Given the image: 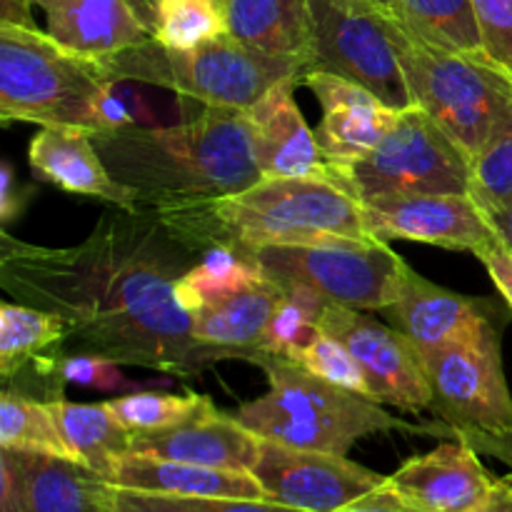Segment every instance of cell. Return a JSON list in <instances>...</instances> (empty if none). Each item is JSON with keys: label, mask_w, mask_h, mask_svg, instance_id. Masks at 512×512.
Masks as SVG:
<instances>
[{"label": "cell", "mask_w": 512, "mask_h": 512, "mask_svg": "<svg viewBox=\"0 0 512 512\" xmlns=\"http://www.w3.org/2000/svg\"><path fill=\"white\" fill-rule=\"evenodd\" d=\"M395 18L430 45L458 53H485L470 0H398Z\"/></svg>", "instance_id": "28"}, {"label": "cell", "mask_w": 512, "mask_h": 512, "mask_svg": "<svg viewBox=\"0 0 512 512\" xmlns=\"http://www.w3.org/2000/svg\"><path fill=\"white\" fill-rule=\"evenodd\" d=\"M108 405L130 433H148L195 418L208 410L213 400L198 393H130L108 400Z\"/></svg>", "instance_id": "33"}, {"label": "cell", "mask_w": 512, "mask_h": 512, "mask_svg": "<svg viewBox=\"0 0 512 512\" xmlns=\"http://www.w3.org/2000/svg\"><path fill=\"white\" fill-rule=\"evenodd\" d=\"M98 58L60 45L48 30L0 23V118L88 133L135 125Z\"/></svg>", "instance_id": "4"}, {"label": "cell", "mask_w": 512, "mask_h": 512, "mask_svg": "<svg viewBox=\"0 0 512 512\" xmlns=\"http://www.w3.org/2000/svg\"><path fill=\"white\" fill-rule=\"evenodd\" d=\"M60 435L68 443L75 463L95 470L105 480L120 455L130 453L133 433L118 420V415L105 403H68V400H48Z\"/></svg>", "instance_id": "26"}, {"label": "cell", "mask_w": 512, "mask_h": 512, "mask_svg": "<svg viewBox=\"0 0 512 512\" xmlns=\"http://www.w3.org/2000/svg\"><path fill=\"white\" fill-rule=\"evenodd\" d=\"M295 363L303 365L305 370H310L318 378L328 380V383L338 385V388L350 390V393L365 395V398L373 400V393H370L368 378L360 370L358 360L353 358L348 348L340 343L333 335L318 330L313 340L295 355Z\"/></svg>", "instance_id": "35"}, {"label": "cell", "mask_w": 512, "mask_h": 512, "mask_svg": "<svg viewBox=\"0 0 512 512\" xmlns=\"http://www.w3.org/2000/svg\"><path fill=\"white\" fill-rule=\"evenodd\" d=\"M30 5H33V0H0V23L35 28V20L33 15H30Z\"/></svg>", "instance_id": "44"}, {"label": "cell", "mask_w": 512, "mask_h": 512, "mask_svg": "<svg viewBox=\"0 0 512 512\" xmlns=\"http://www.w3.org/2000/svg\"><path fill=\"white\" fill-rule=\"evenodd\" d=\"M393 23L395 15L370 0H308L303 75H340L368 88L388 108H413V95L395 48Z\"/></svg>", "instance_id": "11"}, {"label": "cell", "mask_w": 512, "mask_h": 512, "mask_svg": "<svg viewBox=\"0 0 512 512\" xmlns=\"http://www.w3.org/2000/svg\"><path fill=\"white\" fill-rule=\"evenodd\" d=\"M385 313L418 350L463 343L495 323L488 305L440 288L413 268H408L398 300Z\"/></svg>", "instance_id": "19"}, {"label": "cell", "mask_w": 512, "mask_h": 512, "mask_svg": "<svg viewBox=\"0 0 512 512\" xmlns=\"http://www.w3.org/2000/svg\"><path fill=\"white\" fill-rule=\"evenodd\" d=\"M373 5H378L380 10H385V13L395 15V10H398V0H370Z\"/></svg>", "instance_id": "47"}, {"label": "cell", "mask_w": 512, "mask_h": 512, "mask_svg": "<svg viewBox=\"0 0 512 512\" xmlns=\"http://www.w3.org/2000/svg\"><path fill=\"white\" fill-rule=\"evenodd\" d=\"M113 83L158 85L210 108L248 110L283 80H300L303 63L250 48L230 33L190 50H170L150 38L135 48L98 58Z\"/></svg>", "instance_id": "7"}, {"label": "cell", "mask_w": 512, "mask_h": 512, "mask_svg": "<svg viewBox=\"0 0 512 512\" xmlns=\"http://www.w3.org/2000/svg\"><path fill=\"white\" fill-rule=\"evenodd\" d=\"M263 280L265 273L248 253H240L230 245H213L200 253L198 263L188 273L180 275L175 295L178 303L193 315L205 305L243 293Z\"/></svg>", "instance_id": "27"}, {"label": "cell", "mask_w": 512, "mask_h": 512, "mask_svg": "<svg viewBox=\"0 0 512 512\" xmlns=\"http://www.w3.org/2000/svg\"><path fill=\"white\" fill-rule=\"evenodd\" d=\"M495 478L470 445L443 443L415 455L388 475V485L425 512H470L483 503Z\"/></svg>", "instance_id": "17"}, {"label": "cell", "mask_w": 512, "mask_h": 512, "mask_svg": "<svg viewBox=\"0 0 512 512\" xmlns=\"http://www.w3.org/2000/svg\"><path fill=\"white\" fill-rule=\"evenodd\" d=\"M68 330L58 315L23 303L0 305V375L13 380L48 348H60Z\"/></svg>", "instance_id": "29"}, {"label": "cell", "mask_w": 512, "mask_h": 512, "mask_svg": "<svg viewBox=\"0 0 512 512\" xmlns=\"http://www.w3.org/2000/svg\"><path fill=\"white\" fill-rule=\"evenodd\" d=\"M43 10L48 33L88 58H105L153 38L128 0H50Z\"/></svg>", "instance_id": "22"}, {"label": "cell", "mask_w": 512, "mask_h": 512, "mask_svg": "<svg viewBox=\"0 0 512 512\" xmlns=\"http://www.w3.org/2000/svg\"><path fill=\"white\" fill-rule=\"evenodd\" d=\"M0 243L5 293L65 323L68 335L55 355H95L178 378L220 360L195 340L193 315L175 295L200 253L150 213L115 208L73 248L23 243L8 233Z\"/></svg>", "instance_id": "1"}, {"label": "cell", "mask_w": 512, "mask_h": 512, "mask_svg": "<svg viewBox=\"0 0 512 512\" xmlns=\"http://www.w3.org/2000/svg\"><path fill=\"white\" fill-rule=\"evenodd\" d=\"M10 455L23 483L25 512H108L110 485L95 470L53 455Z\"/></svg>", "instance_id": "23"}, {"label": "cell", "mask_w": 512, "mask_h": 512, "mask_svg": "<svg viewBox=\"0 0 512 512\" xmlns=\"http://www.w3.org/2000/svg\"><path fill=\"white\" fill-rule=\"evenodd\" d=\"M20 193H28V188L15 183L13 168H10V163H3V168H0V220L5 225L13 218H18L20 210H23L25 195Z\"/></svg>", "instance_id": "42"}, {"label": "cell", "mask_w": 512, "mask_h": 512, "mask_svg": "<svg viewBox=\"0 0 512 512\" xmlns=\"http://www.w3.org/2000/svg\"><path fill=\"white\" fill-rule=\"evenodd\" d=\"M0 448L75 460L50 405L15 390L0 393Z\"/></svg>", "instance_id": "30"}, {"label": "cell", "mask_w": 512, "mask_h": 512, "mask_svg": "<svg viewBox=\"0 0 512 512\" xmlns=\"http://www.w3.org/2000/svg\"><path fill=\"white\" fill-rule=\"evenodd\" d=\"M33 3H35V5H40V8H45V5H48L50 0H33Z\"/></svg>", "instance_id": "48"}, {"label": "cell", "mask_w": 512, "mask_h": 512, "mask_svg": "<svg viewBox=\"0 0 512 512\" xmlns=\"http://www.w3.org/2000/svg\"><path fill=\"white\" fill-rule=\"evenodd\" d=\"M28 163L35 178L73 195L105 200L115 208L138 210L135 195L110 175L95 145L93 133L83 128H40L28 145Z\"/></svg>", "instance_id": "20"}, {"label": "cell", "mask_w": 512, "mask_h": 512, "mask_svg": "<svg viewBox=\"0 0 512 512\" xmlns=\"http://www.w3.org/2000/svg\"><path fill=\"white\" fill-rule=\"evenodd\" d=\"M253 475L265 500L303 512H335L388 480L348 455L288 448L263 438Z\"/></svg>", "instance_id": "13"}, {"label": "cell", "mask_w": 512, "mask_h": 512, "mask_svg": "<svg viewBox=\"0 0 512 512\" xmlns=\"http://www.w3.org/2000/svg\"><path fill=\"white\" fill-rule=\"evenodd\" d=\"M300 85L323 108L315 135L328 168H343L368 155L398 120L400 110L388 108L368 88L340 75L305 73Z\"/></svg>", "instance_id": "15"}, {"label": "cell", "mask_w": 512, "mask_h": 512, "mask_svg": "<svg viewBox=\"0 0 512 512\" xmlns=\"http://www.w3.org/2000/svg\"><path fill=\"white\" fill-rule=\"evenodd\" d=\"M193 253L230 245H308L335 238H373L363 205L330 178H260L240 193L178 208L143 210Z\"/></svg>", "instance_id": "3"}, {"label": "cell", "mask_w": 512, "mask_h": 512, "mask_svg": "<svg viewBox=\"0 0 512 512\" xmlns=\"http://www.w3.org/2000/svg\"><path fill=\"white\" fill-rule=\"evenodd\" d=\"M283 298L275 308L263 343L258 350L285 355L293 360L318 335V320L328 300L308 285H280Z\"/></svg>", "instance_id": "32"}, {"label": "cell", "mask_w": 512, "mask_h": 512, "mask_svg": "<svg viewBox=\"0 0 512 512\" xmlns=\"http://www.w3.org/2000/svg\"><path fill=\"white\" fill-rule=\"evenodd\" d=\"M475 258L485 265L488 275L493 278L495 288L500 290V295L505 298V303L510 305L512 310V248L505 243L503 238H495L490 240L488 245L475 253Z\"/></svg>", "instance_id": "39"}, {"label": "cell", "mask_w": 512, "mask_h": 512, "mask_svg": "<svg viewBox=\"0 0 512 512\" xmlns=\"http://www.w3.org/2000/svg\"><path fill=\"white\" fill-rule=\"evenodd\" d=\"M105 483L120 490L175 498H250L265 500L253 473L205 468L158 455L125 453L105 475Z\"/></svg>", "instance_id": "21"}, {"label": "cell", "mask_w": 512, "mask_h": 512, "mask_svg": "<svg viewBox=\"0 0 512 512\" xmlns=\"http://www.w3.org/2000/svg\"><path fill=\"white\" fill-rule=\"evenodd\" d=\"M130 5L135 8V13L140 15V20H143L145 25H148L150 30H153L155 25V8H158V0H128Z\"/></svg>", "instance_id": "46"}, {"label": "cell", "mask_w": 512, "mask_h": 512, "mask_svg": "<svg viewBox=\"0 0 512 512\" xmlns=\"http://www.w3.org/2000/svg\"><path fill=\"white\" fill-rule=\"evenodd\" d=\"M433 388V415L460 443L512 465V395L498 325L470 340L418 350Z\"/></svg>", "instance_id": "8"}, {"label": "cell", "mask_w": 512, "mask_h": 512, "mask_svg": "<svg viewBox=\"0 0 512 512\" xmlns=\"http://www.w3.org/2000/svg\"><path fill=\"white\" fill-rule=\"evenodd\" d=\"M228 33L250 48L303 63L308 0H223Z\"/></svg>", "instance_id": "25"}, {"label": "cell", "mask_w": 512, "mask_h": 512, "mask_svg": "<svg viewBox=\"0 0 512 512\" xmlns=\"http://www.w3.org/2000/svg\"><path fill=\"white\" fill-rule=\"evenodd\" d=\"M248 253L278 285H308L328 303L355 310H388L410 265L378 238H335L308 245H263Z\"/></svg>", "instance_id": "10"}, {"label": "cell", "mask_w": 512, "mask_h": 512, "mask_svg": "<svg viewBox=\"0 0 512 512\" xmlns=\"http://www.w3.org/2000/svg\"><path fill=\"white\" fill-rule=\"evenodd\" d=\"M55 378L63 383L103 390V393H120L125 385L120 365L113 360L95 358V355H58Z\"/></svg>", "instance_id": "38"}, {"label": "cell", "mask_w": 512, "mask_h": 512, "mask_svg": "<svg viewBox=\"0 0 512 512\" xmlns=\"http://www.w3.org/2000/svg\"><path fill=\"white\" fill-rule=\"evenodd\" d=\"M298 85L295 78L283 80L245 110L253 128L255 163L263 178H330L318 135L295 103Z\"/></svg>", "instance_id": "16"}, {"label": "cell", "mask_w": 512, "mask_h": 512, "mask_svg": "<svg viewBox=\"0 0 512 512\" xmlns=\"http://www.w3.org/2000/svg\"><path fill=\"white\" fill-rule=\"evenodd\" d=\"M470 512H512V478L495 480L483 503Z\"/></svg>", "instance_id": "43"}, {"label": "cell", "mask_w": 512, "mask_h": 512, "mask_svg": "<svg viewBox=\"0 0 512 512\" xmlns=\"http://www.w3.org/2000/svg\"><path fill=\"white\" fill-rule=\"evenodd\" d=\"M368 235L378 240H413L445 250L478 253L498 238L488 213L470 193H420L363 203Z\"/></svg>", "instance_id": "14"}, {"label": "cell", "mask_w": 512, "mask_h": 512, "mask_svg": "<svg viewBox=\"0 0 512 512\" xmlns=\"http://www.w3.org/2000/svg\"><path fill=\"white\" fill-rule=\"evenodd\" d=\"M333 183L360 205L420 193H470L473 165L418 108L400 110L393 128L355 163L328 168Z\"/></svg>", "instance_id": "9"}, {"label": "cell", "mask_w": 512, "mask_h": 512, "mask_svg": "<svg viewBox=\"0 0 512 512\" xmlns=\"http://www.w3.org/2000/svg\"><path fill=\"white\" fill-rule=\"evenodd\" d=\"M413 103L453 140L470 165L512 133V73L488 53L430 45L393 23Z\"/></svg>", "instance_id": "6"}, {"label": "cell", "mask_w": 512, "mask_h": 512, "mask_svg": "<svg viewBox=\"0 0 512 512\" xmlns=\"http://www.w3.org/2000/svg\"><path fill=\"white\" fill-rule=\"evenodd\" d=\"M108 512H303L273 500L250 498H175L120 490L110 485Z\"/></svg>", "instance_id": "34"}, {"label": "cell", "mask_w": 512, "mask_h": 512, "mask_svg": "<svg viewBox=\"0 0 512 512\" xmlns=\"http://www.w3.org/2000/svg\"><path fill=\"white\" fill-rule=\"evenodd\" d=\"M228 33L223 0H158L153 40L170 50H190Z\"/></svg>", "instance_id": "31"}, {"label": "cell", "mask_w": 512, "mask_h": 512, "mask_svg": "<svg viewBox=\"0 0 512 512\" xmlns=\"http://www.w3.org/2000/svg\"><path fill=\"white\" fill-rule=\"evenodd\" d=\"M280 298L283 288L265 278L243 293L205 305L193 313L195 340L205 348H213L220 360L240 358L245 350L260 348Z\"/></svg>", "instance_id": "24"}, {"label": "cell", "mask_w": 512, "mask_h": 512, "mask_svg": "<svg viewBox=\"0 0 512 512\" xmlns=\"http://www.w3.org/2000/svg\"><path fill=\"white\" fill-rule=\"evenodd\" d=\"M318 330L338 338L353 353L375 403L395 405L408 413L433 408V388L418 348L400 330L365 315V310L338 303L325 305Z\"/></svg>", "instance_id": "12"}, {"label": "cell", "mask_w": 512, "mask_h": 512, "mask_svg": "<svg viewBox=\"0 0 512 512\" xmlns=\"http://www.w3.org/2000/svg\"><path fill=\"white\" fill-rule=\"evenodd\" d=\"M0 512H25L23 483L10 450L0 448Z\"/></svg>", "instance_id": "41"}, {"label": "cell", "mask_w": 512, "mask_h": 512, "mask_svg": "<svg viewBox=\"0 0 512 512\" xmlns=\"http://www.w3.org/2000/svg\"><path fill=\"white\" fill-rule=\"evenodd\" d=\"M483 48L512 73V0H470Z\"/></svg>", "instance_id": "37"}, {"label": "cell", "mask_w": 512, "mask_h": 512, "mask_svg": "<svg viewBox=\"0 0 512 512\" xmlns=\"http://www.w3.org/2000/svg\"><path fill=\"white\" fill-rule=\"evenodd\" d=\"M490 218V223L495 225V230H498L500 238L505 240V243L512 248V203L510 205H500V208H490L485 210Z\"/></svg>", "instance_id": "45"}, {"label": "cell", "mask_w": 512, "mask_h": 512, "mask_svg": "<svg viewBox=\"0 0 512 512\" xmlns=\"http://www.w3.org/2000/svg\"><path fill=\"white\" fill-rule=\"evenodd\" d=\"M240 360L265 370L268 393L243 403L233 415L250 433L270 443L348 455L358 440L375 433H440L430 425H410L385 413L375 400L338 388L285 355L255 348L240 353Z\"/></svg>", "instance_id": "5"}, {"label": "cell", "mask_w": 512, "mask_h": 512, "mask_svg": "<svg viewBox=\"0 0 512 512\" xmlns=\"http://www.w3.org/2000/svg\"><path fill=\"white\" fill-rule=\"evenodd\" d=\"M335 512H425V510H420L418 505H413L408 498H403V495H400L398 490L390 488L388 480H385V483L380 485V488H375L373 493L363 495V498L353 500V503Z\"/></svg>", "instance_id": "40"}, {"label": "cell", "mask_w": 512, "mask_h": 512, "mask_svg": "<svg viewBox=\"0 0 512 512\" xmlns=\"http://www.w3.org/2000/svg\"><path fill=\"white\" fill-rule=\"evenodd\" d=\"M110 175L133 190L135 208L160 210L240 193L258 183L253 128L245 110L210 108L170 128L93 135Z\"/></svg>", "instance_id": "2"}, {"label": "cell", "mask_w": 512, "mask_h": 512, "mask_svg": "<svg viewBox=\"0 0 512 512\" xmlns=\"http://www.w3.org/2000/svg\"><path fill=\"white\" fill-rule=\"evenodd\" d=\"M130 453L158 455L205 468L253 473L260 455V438L250 433L235 415H225L210 405L185 423L148 433H133Z\"/></svg>", "instance_id": "18"}, {"label": "cell", "mask_w": 512, "mask_h": 512, "mask_svg": "<svg viewBox=\"0 0 512 512\" xmlns=\"http://www.w3.org/2000/svg\"><path fill=\"white\" fill-rule=\"evenodd\" d=\"M470 195L483 210L512 203V133L475 160Z\"/></svg>", "instance_id": "36"}]
</instances>
